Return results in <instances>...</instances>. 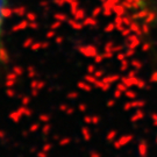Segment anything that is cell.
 Masks as SVG:
<instances>
[{"instance_id": "cell-1", "label": "cell", "mask_w": 157, "mask_h": 157, "mask_svg": "<svg viewBox=\"0 0 157 157\" xmlns=\"http://www.w3.org/2000/svg\"><path fill=\"white\" fill-rule=\"evenodd\" d=\"M6 8H7V0H0V52H1V41H2V30L6 17Z\"/></svg>"}]
</instances>
